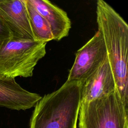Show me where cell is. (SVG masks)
<instances>
[{"label":"cell","instance_id":"cell-1","mask_svg":"<svg viewBox=\"0 0 128 128\" xmlns=\"http://www.w3.org/2000/svg\"><path fill=\"white\" fill-rule=\"evenodd\" d=\"M96 22L103 38L116 88L128 109V25L107 2H96Z\"/></svg>","mask_w":128,"mask_h":128},{"label":"cell","instance_id":"cell-2","mask_svg":"<svg viewBox=\"0 0 128 128\" xmlns=\"http://www.w3.org/2000/svg\"><path fill=\"white\" fill-rule=\"evenodd\" d=\"M80 103V82L66 80L37 102L30 128H76Z\"/></svg>","mask_w":128,"mask_h":128},{"label":"cell","instance_id":"cell-3","mask_svg":"<svg viewBox=\"0 0 128 128\" xmlns=\"http://www.w3.org/2000/svg\"><path fill=\"white\" fill-rule=\"evenodd\" d=\"M46 42L12 40L0 50V80L31 77L38 62L46 54Z\"/></svg>","mask_w":128,"mask_h":128},{"label":"cell","instance_id":"cell-4","mask_svg":"<svg viewBox=\"0 0 128 128\" xmlns=\"http://www.w3.org/2000/svg\"><path fill=\"white\" fill-rule=\"evenodd\" d=\"M79 128H128V109L117 90L88 102H81Z\"/></svg>","mask_w":128,"mask_h":128},{"label":"cell","instance_id":"cell-5","mask_svg":"<svg viewBox=\"0 0 128 128\" xmlns=\"http://www.w3.org/2000/svg\"><path fill=\"white\" fill-rule=\"evenodd\" d=\"M107 58L102 34L97 31L76 54L67 81L82 82L94 72Z\"/></svg>","mask_w":128,"mask_h":128},{"label":"cell","instance_id":"cell-6","mask_svg":"<svg viewBox=\"0 0 128 128\" xmlns=\"http://www.w3.org/2000/svg\"><path fill=\"white\" fill-rule=\"evenodd\" d=\"M0 16L8 26L12 40H34L24 0H0Z\"/></svg>","mask_w":128,"mask_h":128},{"label":"cell","instance_id":"cell-7","mask_svg":"<svg viewBox=\"0 0 128 128\" xmlns=\"http://www.w3.org/2000/svg\"><path fill=\"white\" fill-rule=\"evenodd\" d=\"M116 90L108 58L86 79L80 82L81 102H88L106 96Z\"/></svg>","mask_w":128,"mask_h":128},{"label":"cell","instance_id":"cell-8","mask_svg":"<svg viewBox=\"0 0 128 128\" xmlns=\"http://www.w3.org/2000/svg\"><path fill=\"white\" fill-rule=\"evenodd\" d=\"M42 97L22 88L15 79L0 80V107L17 110H26L34 106Z\"/></svg>","mask_w":128,"mask_h":128},{"label":"cell","instance_id":"cell-9","mask_svg":"<svg viewBox=\"0 0 128 128\" xmlns=\"http://www.w3.org/2000/svg\"><path fill=\"white\" fill-rule=\"evenodd\" d=\"M28 0L48 22L54 40H60L68 34L71 22L66 12L47 0Z\"/></svg>","mask_w":128,"mask_h":128},{"label":"cell","instance_id":"cell-10","mask_svg":"<svg viewBox=\"0 0 128 128\" xmlns=\"http://www.w3.org/2000/svg\"><path fill=\"white\" fill-rule=\"evenodd\" d=\"M32 31L36 40L46 42L54 40L50 28L45 19L28 0H24Z\"/></svg>","mask_w":128,"mask_h":128},{"label":"cell","instance_id":"cell-11","mask_svg":"<svg viewBox=\"0 0 128 128\" xmlns=\"http://www.w3.org/2000/svg\"><path fill=\"white\" fill-rule=\"evenodd\" d=\"M12 40V34L6 22L0 16V50Z\"/></svg>","mask_w":128,"mask_h":128}]
</instances>
